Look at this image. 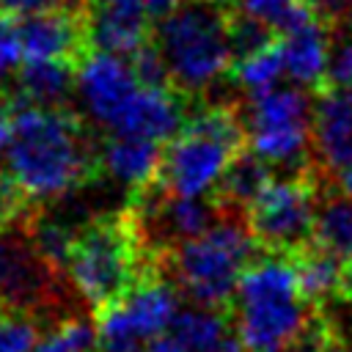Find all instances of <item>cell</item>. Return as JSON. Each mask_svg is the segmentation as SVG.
Listing matches in <instances>:
<instances>
[{
  "label": "cell",
  "instance_id": "obj_1",
  "mask_svg": "<svg viewBox=\"0 0 352 352\" xmlns=\"http://www.w3.org/2000/svg\"><path fill=\"white\" fill-rule=\"evenodd\" d=\"M11 124L6 170L28 201L63 198L99 170V148L77 113L60 104L19 102L11 107Z\"/></svg>",
  "mask_w": 352,
  "mask_h": 352
},
{
  "label": "cell",
  "instance_id": "obj_2",
  "mask_svg": "<svg viewBox=\"0 0 352 352\" xmlns=\"http://www.w3.org/2000/svg\"><path fill=\"white\" fill-rule=\"evenodd\" d=\"M154 270L162 267L143 250L129 209H121L116 214H99L77 228L66 278L94 314H99L124 300L129 289Z\"/></svg>",
  "mask_w": 352,
  "mask_h": 352
},
{
  "label": "cell",
  "instance_id": "obj_3",
  "mask_svg": "<svg viewBox=\"0 0 352 352\" xmlns=\"http://www.w3.org/2000/svg\"><path fill=\"white\" fill-rule=\"evenodd\" d=\"M231 0H184L154 25V44L170 72V82L190 99L231 72Z\"/></svg>",
  "mask_w": 352,
  "mask_h": 352
},
{
  "label": "cell",
  "instance_id": "obj_4",
  "mask_svg": "<svg viewBox=\"0 0 352 352\" xmlns=\"http://www.w3.org/2000/svg\"><path fill=\"white\" fill-rule=\"evenodd\" d=\"M258 242L248 228V217L228 212L217 226L176 245L162 261V272L209 308H234V294L248 264L258 258Z\"/></svg>",
  "mask_w": 352,
  "mask_h": 352
},
{
  "label": "cell",
  "instance_id": "obj_5",
  "mask_svg": "<svg viewBox=\"0 0 352 352\" xmlns=\"http://www.w3.org/2000/svg\"><path fill=\"white\" fill-rule=\"evenodd\" d=\"M236 336L248 352H283L314 305L297 286L294 264L286 256H258L242 272L234 294Z\"/></svg>",
  "mask_w": 352,
  "mask_h": 352
},
{
  "label": "cell",
  "instance_id": "obj_6",
  "mask_svg": "<svg viewBox=\"0 0 352 352\" xmlns=\"http://www.w3.org/2000/svg\"><path fill=\"white\" fill-rule=\"evenodd\" d=\"M248 148L270 165L292 168V176L316 168L311 157L314 104L300 88H267L248 96Z\"/></svg>",
  "mask_w": 352,
  "mask_h": 352
},
{
  "label": "cell",
  "instance_id": "obj_7",
  "mask_svg": "<svg viewBox=\"0 0 352 352\" xmlns=\"http://www.w3.org/2000/svg\"><path fill=\"white\" fill-rule=\"evenodd\" d=\"M324 176L327 173L316 165L297 176L272 179L264 192L248 206V228L261 253L289 258L292 253L311 245L319 195L327 184Z\"/></svg>",
  "mask_w": 352,
  "mask_h": 352
},
{
  "label": "cell",
  "instance_id": "obj_8",
  "mask_svg": "<svg viewBox=\"0 0 352 352\" xmlns=\"http://www.w3.org/2000/svg\"><path fill=\"white\" fill-rule=\"evenodd\" d=\"M63 278V272L44 261L28 231L0 226V300L8 311L33 316L38 324L66 319Z\"/></svg>",
  "mask_w": 352,
  "mask_h": 352
},
{
  "label": "cell",
  "instance_id": "obj_9",
  "mask_svg": "<svg viewBox=\"0 0 352 352\" xmlns=\"http://www.w3.org/2000/svg\"><path fill=\"white\" fill-rule=\"evenodd\" d=\"M239 148L192 129H182L162 146L160 182L176 195H206Z\"/></svg>",
  "mask_w": 352,
  "mask_h": 352
},
{
  "label": "cell",
  "instance_id": "obj_10",
  "mask_svg": "<svg viewBox=\"0 0 352 352\" xmlns=\"http://www.w3.org/2000/svg\"><path fill=\"white\" fill-rule=\"evenodd\" d=\"M140 80L126 55L91 47L77 63V96L85 113L104 129H113L132 96L138 94Z\"/></svg>",
  "mask_w": 352,
  "mask_h": 352
},
{
  "label": "cell",
  "instance_id": "obj_11",
  "mask_svg": "<svg viewBox=\"0 0 352 352\" xmlns=\"http://www.w3.org/2000/svg\"><path fill=\"white\" fill-rule=\"evenodd\" d=\"M25 60H74L91 50L82 8H50L19 19ZM22 60V63H25Z\"/></svg>",
  "mask_w": 352,
  "mask_h": 352
},
{
  "label": "cell",
  "instance_id": "obj_12",
  "mask_svg": "<svg viewBox=\"0 0 352 352\" xmlns=\"http://www.w3.org/2000/svg\"><path fill=\"white\" fill-rule=\"evenodd\" d=\"M82 14L88 25V41L96 50L129 58L151 41L154 16L146 0H85Z\"/></svg>",
  "mask_w": 352,
  "mask_h": 352
},
{
  "label": "cell",
  "instance_id": "obj_13",
  "mask_svg": "<svg viewBox=\"0 0 352 352\" xmlns=\"http://www.w3.org/2000/svg\"><path fill=\"white\" fill-rule=\"evenodd\" d=\"M311 146L316 165L327 176L352 168V88L316 91Z\"/></svg>",
  "mask_w": 352,
  "mask_h": 352
},
{
  "label": "cell",
  "instance_id": "obj_14",
  "mask_svg": "<svg viewBox=\"0 0 352 352\" xmlns=\"http://www.w3.org/2000/svg\"><path fill=\"white\" fill-rule=\"evenodd\" d=\"M231 308H179L148 341V352H223L231 333Z\"/></svg>",
  "mask_w": 352,
  "mask_h": 352
},
{
  "label": "cell",
  "instance_id": "obj_15",
  "mask_svg": "<svg viewBox=\"0 0 352 352\" xmlns=\"http://www.w3.org/2000/svg\"><path fill=\"white\" fill-rule=\"evenodd\" d=\"M160 165H162V143L157 140L110 132V138L99 146V168L132 190L157 182Z\"/></svg>",
  "mask_w": 352,
  "mask_h": 352
},
{
  "label": "cell",
  "instance_id": "obj_16",
  "mask_svg": "<svg viewBox=\"0 0 352 352\" xmlns=\"http://www.w3.org/2000/svg\"><path fill=\"white\" fill-rule=\"evenodd\" d=\"M286 52V74L314 94L324 88L327 77V58H330V25L314 19L292 33L283 36Z\"/></svg>",
  "mask_w": 352,
  "mask_h": 352
},
{
  "label": "cell",
  "instance_id": "obj_17",
  "mask_svg": "<svg viewBox=\"0 0 352 352\" xmlns=\"http://www.w3.org/2000/svg\"><path fill=\"white\" fill-rule=\"evenodd\" d=\"M275 179V170L267 160H261L256 151L242 148L228 168L223 170V176L217 179L212 195L220 201L223 209L228 212H248V206L264 192V187Z\"/></svg>",
  "mask_w": 352,
  "mask_h": 352
},
{
  "label": "cell",
  "instance_id": "obj_18",
  "mask_svg": "<svg viewBox=\"0 0 352 352\" xmlns=\"http://www.w3.org/2000/svg\"><path fill=\"white\" fill-rule=\"evenodd\" d=\"M311 242L336 256L341 264L352 261V195L333 192L330 184L322 187Z\"/></svg>",
  "mask_w": 352,
  "mask_h": 352
},
{
  "label": "cell",
  "instance_id": "obj_19",
  "mask_svg": "<svg viewBox=\"0 0 352 352\" xmlns=\"http://www.w3.org/2000/svg\"><path fill=\"white\" fill-rule=\"evenodd\" d=\"M16 85L22 102L60 104L77 85L74 60H25L16 69Z\"/></svg>",
  "mask_w": 352,
  "mask_h": 352
},
{
  "label": "cell",
  "instance_id": "obj_20",
  "mask_svg": "<svg viewBox=\"0 0 352 352\" xmlns=\"http://www.w3.org/2000/svg\"><path fill=\"white\" fill-rule=\"evenodd\" d=\"M289 261L294 264L297 286H300L302 297L311 305H330V300L338 297V283H341L344 264L336 256H330L327 250H322L311 242L302 250L292 253Z\"/></svg>",
  "mask_w": 352,
  "mask_h": 352
},
{
  "label": "cell",
  "instance_id": "obj_21",
  "mask_svg": "<svg viewBox=\"0 0 352 352\" xmlns=\"http://www.w3.org/2000/svg\"><path fill=\"white\" fill-rule=\"evenodd\" d=\"M286 74V52H283V36L275 38L270 47L234 60L228 77L239 85H245L250 94L256 91H267L272 85H278V80Z\"/></svg>",
  "mask_w": 352,
  "mask_h": 352
},
{
  "label": "cell",
  "instance_id": "obj_22",
  "mask_svg": "<svg viewBox=\"0 0 352 352\" xmlns=\"http://www.w3.org/2000/svg\"><path fill=\"white\" fill-rule=\"evenodd\" d=\"M28 234L36 245V250L44 256V261L63 272L66 275V264H69V253H72V245H74V236H77V228L69 226L66 220L60 217H33L28 223Z\"/></svg>",
  "mask_w": 352,
  "mask_h": 352
},
{
  "label": "cell",
  "instance_id": "obj_23",
  "mask_svg": "<svg viewBox=\"0 0 352 352\" xmlns=\"http://www.w3.org/2000/svg\"><path fill=\"white\" fill-rule=\"evenodd\" d=\"M231 3L239 11L267 22L280 36H286V33L314 22V19H319L316 11L305 0H231Z\"/></svg>",
  "mask_w": 352,
  "mask_h": 352
},
{
  "label": "cell",
  "instance_id": "obj_24",
  "mask_svg": "<svg viewBox=\"0 0 352 352\" xmlns=\"http://www.w3.org/2000/svg\"><path fill=\"white\" fill-rule=\"evenodd\" d=\"M275 38H280V33H275L267 22L239 11L236 6L231 8V16H228V44H231L234 60H242V58L270 47Z\"/></svg>",
  "mask_w": 352,
  "mask_h": 352
},
{
  "label": "cell",
  "instance_id": "obj_25",
  "mask_svg": "<svg viewBox=\"0 0 352 352\" xmlns=\"http://www.w3.org/2000/svg\"><path fill=\"white\" fill-rule=\"evenodd\" d=\"M96 327L82 316H66L52 324L50 336L33 352H96Z\"/></svg>",
  "mask_w": 352,
  "mask_h": 352
},
{
  "label": "cell",
  "instance_id": "obj_26",
  "mask_svg": "<svg viewBox=\"0 0 352 352\" xmlns=\"http://www.w3.org/2000/svg\"><path fill=\"white\" fill-rule=\"evenodd\" d=\"M324 88H352V16L330 25V58Z\"/></svg>",
  "mask_w": 352,
  "mask_h": 352
},
{
  "label": "cell",
  "instance_id": "obj_27",
  "mask_svg": "<svg viewBox=\"0 0 352 352\" xmlns=\"http://www.w3.org/2000/svg\"><path fill=\"white\" fill-rule=\"evenodd\" d=\"M38 322L25 314H3L0 316V352H33L38 338Z\"/></svg>",
  "mask_w": 352,
  "mask_h": 352
},
{
  "label": "cell",
  "instance_id": "obj_28",
  "mask_svg": "<svg viewBox=\"0 0 352 352\" xmlns=\"http://www.w3.org/2000/svg\"><path fill=\"white\" fill-rule=\"evenodd\" d=\"M333 333V319L324 311V305H314L311 316L305 319L302 330L297 333V338L283 349V352H324L327 338Z\"/></svg>",
  "mask_w": 352,
  "mask_h": 352
},
{
  "label": "cell",
  "instance_id": "obj_29",
  "mask_svg": "<svg viewBox=\"0 0 352 352\" xmlns=\"http://www.w3.org/2000/svg\"><path fill=\"white\" fill-rule=\"evenodd\" d=\"M25 60L22 52V33H19V16H14L0 3V77L8 72H16Z\"/></svg>",
  "mask_w": 352,
  "mask_h": 352
},
{
  "label": "cell",
  "instance_id": "obj_30",
  "mask_svg": "<svg viewBox=\"0 0 352 352\" xmlns=\"http://www.w3.org/2000/svg\"><path fill=\"white\" fill-rule=\"evenodd\" d=\"M28 204H30L28 195L8 176V170H0V226H16L19 214L28 209Z\"/></svg>",
  "mask_w": 352,
  "mask_h": 352
},
{
  "label": "cell",
  "instance_id": "obj_31",
  "mask_svg": "<svg viewBox=\"0 0 352 352\" xmlns=\"http://www.w3.org/2000/svg\"><path fill=\"white\" fill-rule=\"evenodd\" d=\"M14 16H30V14H41L50 8H82L85 0H0Z\"/></svg>",
  "mask_w": 352,
  "mask_h": 352
},
{
  "label": "cell",
  "instance_id": "obj_32",
  "mask_svg": "<svg viewBox=\"0 0 352 352\" xmlns=\"http://www.w3.org/2000/svg\"><path fill=\"white\" fill-rule=\"evenodd\" d=\"M324 25H336L352 16V0H305Z\"/></svg>",
  "mask_w": 352,
  "mask_h": 352
},
{
  "label": "cell",
  "instance_id": "obj_33",
  "mask_svg": "<svg viewBox=\"0 0 352 352\" xmlns=\"http://www.w3.org/2000/svg\"><path fill=\"white\" fill-rule=\"evenodd\" d=\"M11 135H14L11 110H8V107H0V154H6V148H8V143H11Z\"/></svg>",
  "mask_w": 352,
  "mask_h": 352
},
{
  "label": "cell",
  "instance_id": "obj_34",
  "mask_svg": "<svg viewBox=\"0 0 352 352\" xmlns=\"http://www.w3.org/2000/svg\"><path fill=\"white\" fill-rule=\"evenodd\" d=\"M146 3H148V11H151V16H154V19H160V16L170 14L176 6H182L184 0H146Z\"/></svg>",
  "mask_w": 352,
  "mask_h": 352
},
{
  "label": "cell",
  "instance_id": "obj_35",
  "mask_svg": "<svg viewBox=\"0 0 352 352\" xmlns=\"http://www.w3.org/2000/svg\"><path fill=\"white\" fill-rule=\"evenodd\" d=\"M333 319V316H330ZM324 352H352V346L346 344V338L336 330V322H333V333H330V338H327V346H324Z\"/></svg>",
  "mask_w": 352,
  "mask_h": 352
},
{
  "label": "cell",
  "instance_id": "obj_36",
  "mask_svg": "<svg viewBox=\"0 0 352 352\" xmlns=\"http://www.w3.org/2000/svg\"><path fill=\"white\" fill-rule=\"evenodd\" d=\"M336 184H338V190H341V192H346V195H352V168H346V170H341V173L336 176Z\"/></svg>",
  "mask_w": 352,
  "mask_h": 352
},
{
  "label": "cell",
  "instance_id": "obj_37",
  "mask_svg": "<svg viewBox=\"0 0 352 352\" xmlns=\"http://www.w3.org/2000/svg\"><path fill=\"white\" fill-rule=\"evenodd\" d=\"M3 314H8V308H6V305H3V300H0V316H3Z\"/></svg>",
  "mask_w": 352,
  "mask_h": 352
}]
</instances>
